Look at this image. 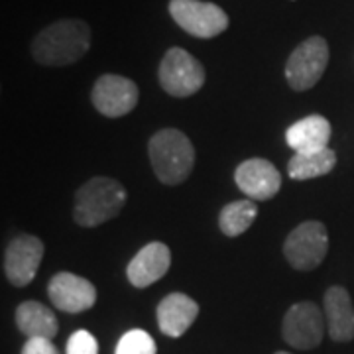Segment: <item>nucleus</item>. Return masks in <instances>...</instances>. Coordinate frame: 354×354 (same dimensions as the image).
Here are the masks:
<instances>
[{
	"mask_svg": "<svg viewBox=\"0 0 354 354\" xmlns=\"http://www.w3.org/2000/svg\"><path fill=\"white\" fill-rule=\"evenodd\" d=\"M16 327L28 339H50L57 335V319L50 307L39 301H24L16 309Z\"/></svg>",
	"mask_w": 354,
	"mask_h": 354,
	"instance_id": "nucleus-17",
	"label": "nucleus"
},
{
	"mask_svg": "<svg viewBox=\"0 0 354 354\" xmlns=\"http://www.w3.org/2000/svg\"><path fill=\"white\" fill-rule=\"evenodd\" d=\"M44 258V242L32 234L16 236L4 252V274L16 288H24L36 278Z\"/></svg>",
	"mask_w": 354,
	"mask_h": 354,
	"instance_id": "nucleus-10",
	"label": "nucleus"
},
{
	"mask_svg": "<svg viewBox=\"0 0 354 354\" xmlns=\"http://www.w3.org/2000/svg\"><path fill=\"white\" fill-rule=\"evenodd\" d=\"M276 354H290V353H283V351H279V353H276Z\"/></svg>",
	"mask_w": 354,
	"mask_h": 354,
	"instance_id": "nucleus-23",
	"label": "nucleus"
},
{
	"mask_svg": "<svg viewBox=\"0 0 354 354\" xmlns=\"http://www.w3.org/2000/svg\"><path fill=\"white\" fill-rule=\"evenodd\" d=\"M138 87L128 77L106 73L101 75L91 91L93 106L109 118H118L132 113L138 104Z\"/></svg>",
	"mask_w": 354,
	"mask_h": 354,
	"instance_id": "nucleus-9",
	"label": "nucleus"
},
{
	"mask_svg": "<svg viewBox=\"0 0 354 354\" xmlns=\"http://www.w3.org/2000/svg\"><path fill=\"white\" fill-rule=\"evenodd\" d=\"M50 301L55 309L65 313H83L97 301V290L88 279L71 272H59L50 279L48 286Z\"/></svg>",
	"mask_w": 354,
	"mask_h": 354,
	"instance_id": "nucleus-11",
	"label": "nucleus"
},
{
	"mask_svg": "<svg viewBox=\"0 0 354 354\" xmlns=\"http://www.w3.org/2000/svg\"><path fill=\"white\" fill-rule=\"evenodd\" d=\"M169 14L181 30L195 38H216L228 28V14L213 2L169 0Z\"/></svg>",
	"mask_w": 354,
	"mask_h": 354,
	"instance_id": "nucleus-5",
	"label": "nucleus"
},
{
	"mask_svg": "<svg viewBox=\"0 0 354 354\" xmlns=\"http://www.w3.org/2000/svg\"><path fill=\"white\" fill-rule=\"evenodd\" d=\"M148 153L153 171L164 185L183 183L195 165V148L191 140L176 128L156 132L148 144Z\"/></svg>",
	"mask_w": 354,
	"mask_h": 354,
	"instance_id": "nucleus-2",
	"label": "nucleus"
},
{
	"mask_svg": "<svg viewBox=\"0 0 354 354\" xmlns=\"http://www.w3.org/2000/svg\"><path fill=\"white\" fill-rule=\"evenodd\" d=\"M114 354H156V342L150 333L132 329L120 337Z\"/></svg>",
	"mask_w": 354,
	"mask_h": 354,
	"instance_id": "nucleus-20",
	"label": "nucleus"
},
{
	"mask_svg": "<svg viewBox=\"0 0 354 354\" xmlns=\"http://www.w3.org/2000/svg\"><path fill=\"white\" fill-rule=\"evenodd\" d=\"M283 341L299 351H311L321 344L325 335L323 311L313 301L291 305L281 323Z\"/></svg>",
	"mask_w": 354,
	"mask_h": 354,
	"instance_id": "nucleus-8",
	"label": "nucleus"
},
{
	"mask_svg": "<svg viewBox=\"0 0 354 354\" xmlns=\"http://www.w3.org/2000/svg\"><path fill=\"white\" fill-rule=\"evenodd\" d=\"M234 181L239 189L252 201H268L276 197L281 187L278 167L262 158H250L242 162L234 171Z\"/></svg>",
	"mask_w": 354,
	"mask_h": 354,
	"instance_id": "nucleus-12",
	"label": "nucleus"
},
{
	"mask_svg": "<svg viewBox=\"0 0 354 354\" xmlns=\"http://www.w3.org/2000/svg\"><path fill=\"white\" fill-rule=\"evenodd\" d=\"M335 165H337V153L330 148L295 152V156L288 164V174H290L291 179L305 181V179L327 176Z\"/></svg>",
	"mask_w": 354,
	"mask_h": 354,
	"instance_id": "nucleus-18",
	"label": "nucleus"
},
{
	"mask_svg": "<svg viewBox=\"0 0 354 354\" xmlns=\"http://www.w3.org/2000/svg\"><path fill=\"white\" fill-rule=\"evenodd\" d=\"M258 216V205L252 199H242V201H232L223 207L218 215V228L227 236H241Z\"/></svg>",
	"mask_w": 354,
	"mask_h": 354,
	"instance_id": "nucleus-19",
	"label": "nucleus"
},
{
	"mask_svg": "<svg viewBox=\"0 0 354 354\" xmlns=\"http://www.w3.org/2000/svg\"><path fill=\"white\" fill-rule=\"evenodd\" d=\"M65 354H99L97 339L85 329L75 330L67 341V353Z\"/></svg>",
	"mask_w": 354,
	"mask_h": 354,
	"instance_id": "nucleus-21",
	"label": "nucleus"
},
{
	"mask_svg": "<svg viewBox=\"0 0 354 354\" xmlns=\"http://www.w3.org/2000/svg\"><path fill=\"white\" fill-rule=\"evenodd\" d=\"M124 205L127 189L122 183L111 177H93L77 189L73 218L79 227H99L118 215Z\"/></svg>",
	"mask_w": 354,
	"mask_h": 354,
	"instance_id": "nucleus-3",
	"label": "nucleus"
},
{
	"mask_svg": "<svg viewBox=\"0 0 354 354\" xmlns=\"http://www.w3.org/2000/svg\"><path fill=\"white\" fill-rule=\"evenodd\" d=\"M91 48V28L77 18H64L46 26L32 39V57L39 65L65 67L77 64Z\"/></svg>",
	"mask_w": 354,
	"mask_h": 354,
	"instance_id": "nucleus-1",
	"label": "nucleus"
},
{
	"mask_svg": "<svg viewBox=\"0 0 354 354\" xmlns=\"http://www.w3.org/2000/svg\"><path fill=\"white\" fill-rule=\"evenodd\" d=\"M329 65V46L325 38L311 36L291 51L286 64V79L293 91L315 87Z\"/></svg>",
	"mask_w": 354,
	"mask_h": 354,
	"instance_id": "nucleus-7",
	"label": "nucleus"
},
{
	"mask_svg": "<svg viewBox=\"0 0 354 354\" xmlns=\"http://www.w3.org/2000/svg\"><path fill=\"white\" fill-rule=\"evenodd\" d=\"M199 315V305L185 293H169L158 305V325L167 337H181L195 323Z\"/></svg>",
	"mask_w": 354,
	"mask_h": 354,
	"instance_id": "nucleus-14",
	"label": "nucleus"
},
{
	"mask_svg": "<svg viewBox=\"0 0 354 354\" xmlns=\"http://www.w3.org/2000/svg\"><path fill=\"white\" fill-rule=\"evenodd\" d=\"M171 254L164 242H150L140 250L127 268L128 281L134 288H148L167 274Z\"/></svg>",
	"mask_w": 354,
	"mask_h": 354,
	"instance_id": "nucleus-13",
	"label": "nucleus"
},
{
	"mask_svg": "<svg viewBox=\"0 0 354 354\" xmlns=\"http://www.w3.org/2000/svg\"><path fill=\"white\" fill-rule=\"evenodd\" d=\"M160 85L167 95L185 99L201 91L205 85V67L183 48H171L165 51L158 71Z\"/></svg>",
	"mask_w": 354,
	"mask_h": 354,
	"instance_id": "nucleus-4",
	"label": "nucleus"
},
{
	"mask_svg": "<svg viewBox=\"0 0 354 354\" xmlns=\"http://www.w3.org/2000/svg\"><path fill=\"white\" fill-rule=\"evenodd\" d=\"M329 234L327 227L319 221H307L288 234L283 244V256L291 268L309 272L315 270L327 256Z\"/></svg>",
	"mask_w": 354,
	"mask_h": 354,
	"instance_id": "nucleus-6",
	"label": "nucleus"
},
{
	"mask_svg": "<svg viewBox=\"0 0 354 354\" xmlns=\"http://www.w3.org/2000/svg\"><path fill=\"white\" fill-rule=\"evenodd\" d=\"M325 319H327V330L333 341H353L354 307L348 291L341 286H333L325 293Z\"/></svg>",
	"mask_w": 354,
	"mask_h": 354,
	"instance_id": "nucleus-15",
	"label": "nucleus"
},
{
	"mask_svg": "<svg viewBox=\"0 0 354 354\" xmlns=\"http://www.w3.org/2000/svg\"><path fill=\"white\" fill-rule=\"evenodd\" d=\"M22 354H59V351L50 339H28Z\"/></svg>",
	"mask_w": 354,
	"mask_h": 354,
	"instance_id": "nucleus-22",
	"label": "nucleus"
},
{
	"mask_svg": "<svg viewBox=\"0 0 354 354\" xmlns=\"http://www.w3.org/2000/svg\"><path fill=\"white\" fill-rule=\"evenodd\" d=\"M330 124L321 114H309L295 124H291L286 132V142L295 152L323 150L329 148Z\"/></svg>",
	"mask_w": 354,
	"mask_h": 354,
	"instance_id": "nucleus-16",
	"label": "nucleus"
}]
</instances>
